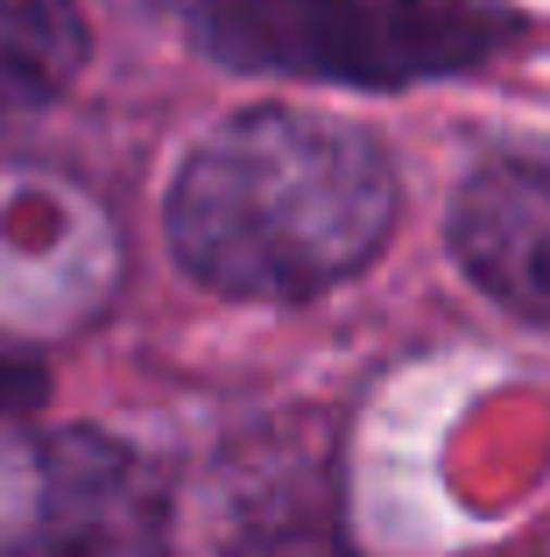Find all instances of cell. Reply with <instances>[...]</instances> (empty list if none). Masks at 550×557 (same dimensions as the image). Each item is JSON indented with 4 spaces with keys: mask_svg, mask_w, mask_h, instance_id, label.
Here are the masks:
<instances>
[{
    "mask_svg": "<svg viewBox=\"0 0 550 557\" xmlns=\"http://www.w3.org/2000/svg\"><path fill=\"white\" fill-rule=\"evenodd\" d=\"M396 226L382 141L325 113L254 107L212 127L170 184V247L220 297L297 304L360 275Z\"/></svg>",
    "mask_w": 550,
    "mask_h": 557,
    "instance_id": "obj_1",
    "label": "cell"
},
{
    "mask_svg": "<svg viewBox=\"0 0 550 557\" xmlns=\"http://www.w3.org/2000/svg\"><path fill=\"white\" fill-rule=\"evenodd\" d=\"M523 36L501 0H198V42L234 71L317 85H424Z\"/></svg>",
    "mask_w": 550,
    "mask_h": 557,
    "instance_id": "obj_2",
    "label": "cell"
},
{
    "mask_svg": "<svg viewBox=\"0 0 550 557\" xmlns=\"http://www.w3.org/2000/svg\"><path fill=\"white\" fill-rule=\"evenodd\" d=\"M170 502L127 445L99 431L42 437L0 494V557H163Z\"/></svg>",
    "mask_w": 550,
    "mask_h": 557,
    "instance_id": "obj_3",
    "label": "cell"
},
{
    "mask_svg": "<svg viewBox=\"0 0 550 557\" xmlns=\"http://www.w3.org/2000/svg\"><path fill=\"white\" fill-rule=\"evenodd\" d=\"M121 289V226L78 177L0 163V325L78 332Z\"/></svg>",
    "mask_w": 550,
    "mask_h": 557,
    "instance_id": "obj_4",
    "label": "cell"
},
{
    "mask_svg": "<svg viewBox=\"0 0 550 557\" xmlns=\"http://www.w3.org/2000/svg\"><path fill=\"white\" fill-rule=\"evenodd\" d=\"M452 255L495 304L550 325V163L501 156L452 205Z\"/></svg>",
    "mask_w": 550,
    "mask_h": 557,
    "instance_id": "obj_5",
    "label": "cell"
},
{
    "mask_svg": "<svg viewBox=\"0 0 550 557\" xmlns=\"http://www.w3.org/2000/svg\"><path fill=\"white\" fill-rule=\"evenodd\" d=\"M85 64V22L71 0H0V127L50 107Z\"/></svg>",
    "mask_w": 550,
    "mask_h": 557,
    "instance_id": "obj_6",
    "label": "cell"
},
{
    "mask_svg": "<svg viewBox=\"0 0 550 557\" xmlns=\"http://www.w3.org/2000/svg\"><path fill=\"white\" fill-rule=\"evenodd\" d=\"M234 557H353V550H346V536L332 530V522H317V516H275V522H254Z\"/></svg>",
    "mask_w": 550,
    "mask_h": 557,
    "instance_id": "obj_7",
    "label": "cell"
},
{
    "mask_svg": "<svg viewBox=\"0 0 550 557\" xmlns=\"http://www.w3.org/2000/svg\"><path fill=\"white\" fill-rule=\"evenodd\" d=\"M36 403H42V368L0 346V423L22 417V409H36Z\"/></svg>",
    "mask_w": 550,
    "mask_h": 557,
    "instance_id": "obj_8",
    "label": "cell"
}]
</instances>
